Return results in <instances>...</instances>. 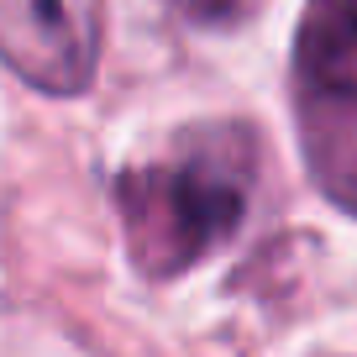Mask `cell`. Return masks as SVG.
Returning a JSON list of instances; mask_svg holds the SVG:
<instances>
[{
  "label": "cell",
  "instance_id": "6da1fadb",
  "mask_svg": "<svg viewBox=\"0 0 357 357\" xmlns=\"http://www.w3.org/2000/svg\"><path fill=\"white\" fill-rule=\"evenodd\" d=\"M132 257L147 273H184L242 226L247 184L226 147H205L178 163L137 168L116 184Z\"/></svg>",
  "mask_w": 357,
  "mask_h": 357
},
{
  "label": "cell",
  "instance_id": "3957f363",
  "mask_svg": "<svg viewBox=\"0 0 357 357\" xmlns=\"http://www.w3.org/2000/svg\"><path fill=\"white\" fill-rule=\"evenodd\" d=\"M0 58L47 95L89 84V43L63 0H0Z\"/></svg>",
  "mask_w": 357,
  "mask_h": 357
},
{
  "label": "cell",
  "instance_id": "277c9868",
  "mask_svg": "<svg viewBox=\"0 0 357 357\" xmlns=\"http://www.w3.org/2000/svg\"><path fill=\"white\" fill-rule=\"evenodd\" d=\"M168 6L195 26H231V22H242V16L252 11L257 0H168Z\"/></svg>",
  "mask_w": 357,
  "mask_h": 357
},
{
  "label": "cell",
  "instance_id": "7a4b0ae2",
  "mask_svg": "<svg viewBox=\"0 0 357 357\" xmlns=\"http://www.w3.org/2000/svg\"><path fill=\"white\" fill-rule=\"evenodd\" d=\"M294 105L310 174L331 200L357 211V0H305Z\"/></svg>",
  "mask_w": 357,
  "mask_h": 357
}]
</instances>
